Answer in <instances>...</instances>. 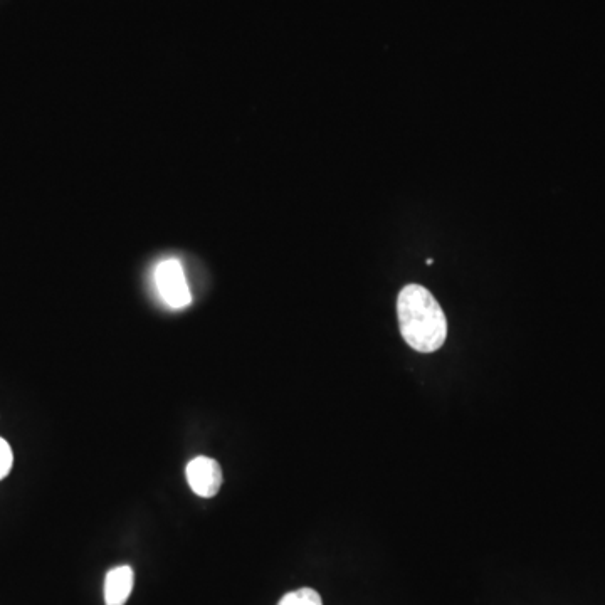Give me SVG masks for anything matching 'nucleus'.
I'll return each mask as SVG.
<instances>
[{"label":"nucleus","instance_id":"3","mask_svg":"<svg viewBox=\"0 0 605 605\" xmlns=\"http://www.w3.org/2000/svg\"><path fill=\"white\" fill-rule=\"evenodd\" d=\"M185 476L190 488L200 498H214L222 486L221 464L216 459L199 456L187 464Z\"/></svg>","mask_w":605,"mask_h":605},{"label":"nucleus","instance_id":"1","mask_svg":"<svg viewBox=\"0 0 605 605\" xmlns=\"http://www.w3.org/2000/svg\"><path fill=\"white\" fill-rule=\"evenodd\" d=\"M402 337L417 352L432 353L446 342L448 320L441 305L421 285H407L397 300Z\"/></svg>","mask_w":605,"mask_h":605},{"label":"nucleus","instance_id":"2","mask_svg":"<svg viewBox=\"0 0 605 605\" xmlns=\"http://www.w3.org/2000/svg\"><path fill=\"white\" fill-rule=\"evenodd\" d=\"M153 278H155L158 295L169 308L182 310L190 305L192 295H190L189 283H187L184 268L179 259H164L155 268Z\"/></svg>","mask_w":605,"mask_h":605},{"label":"nucleus","instance_id":"5","mask_svg":"<svg viewBox=\"0 0 605 605\" xmlns=\"http://www.w3.org/2000/svg\"><path fill=\"white\" fill-rule=\"evenodd\" d=\"M278 605H323V600L316 590L305 587V589L288 592L283 599L279 600Z\"/></svg>","mask_w":605,"mask_h":605},{"label":"nucleus","instance_id":"6","mask_svg":"<svg viewBox=\"0 0 605 605\" xmlns=\"http://www.w3.org/2000/svg\"><path fill=\"white\" fill-rule=\"evenodd\" d=\"M12 464H14V454L11 446L6 439L0 437V479L6 478L7 474L11 473Z\"/></svg>","mask_w":605,"mask_h":605},{"label":"nucleus","instance_id":"4","mask_svg":"<svg viewBox=\"0 0 605 605\" xmlns=\"http://www.w3.org/2000/svg\"><path fill=\"white\" fill-rule=\"evenodd\" d=\"M135 585V572L130 565L111 569L105 577V604L125 605Z\"/></svg>","mask_w":605,"mask_h":605}]
</instances>
